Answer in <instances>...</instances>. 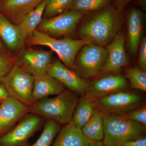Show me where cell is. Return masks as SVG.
Segmentation results:
<instances>
[{
	"label": "cell",
	"instance_id": "6da1fadb",
	"mask_svg": "<svg viewBox=\"0 0 146 146\" xmlns=\"http://www.w3.org/2000/svg\"><path fill=\"white\" fill-rule=\"evenodd\" d=\"M94 13L82 25L79 35L89 43L107 46L121 27L122 16L117 9L110 5Z\"/></svg>",
	"mask_w": 146,
	"mask_h": 146
},
{
	"label": "cell",
	"instance_id": "7a4b0ae2",
	"mask_svg": "<svg viewBox=\"0 0 146 146\" xmlns=\"http://www.w3.org/2000/svg\"><path fill=\"white\" fill-rule=\"evenodd\" d=\"M78 100L77 94L65 89L54 98L36 101L29 107V113L54 120L60 125L66 124L72 121Z\"/></svg>",
	"mask_w": 146,
	"mask_h": 146
},
{
	"label": "cell",
	"instance_id": "3957f363",
	"mask_svg": "<svg viewBox=\"0 0 146 146\" xmlns=\"http://www.w3.org/2000/svg\"><path fill=\"white\" fill-rule=\"evenodd\" d=\"M104 137L107 146H122L128 141L144 136L146 127L124 115L105 113L103 115Z\"/></svg>",
	"mask_w": 146,
	"mask_h": 146
},
{
	"label": "cell",
	"instance_id": "277c9868",
	"mask_svg": "<svg viewBox=\"0 0 146 146\" xmlns=\"http://www.w3.org/2000/svg\"><path fill=\"white\" fill-rule=\"evenodd\" d=\"M26 41L31 46H44L49 47L57 54L63 64L72 70L75 69V59L80 48L89 42L83 39H73L70 37L55 39L48 35L35 31Z\"/></svg>",
	"mask_w": 146,
	"mask_h": 146
},
{
	"label": "cell",
	"instance_id": "5b68a950",
	"mask_svg": "<svg viewBox=\"0 0 146 146\" xmlns=\"http://www.w3.org/2000/svg\"><path fill=\"white\" fill-rule=\"evenodd\" d=\"M9 96L29 107L35 102L32 92L34 77L15 64L5 76L0 79Z\"/></svg>",
	"mask_w": 146,
	"mask_h": 146
},
{
	"label": "cell",
	"instance_id": "8992f818",
	"mask_svg": "<svg viewBox=\"0 0 146 146\" xmlns=\"http://www.w3.org/2000/svg\"><path fill=\"white\" fill-rule=\"evenodd\" d=\"M77 55L75 69L84 77L88 78L103 71L108 52L103 46L90 43L82 47Z\"/></svg>",
	"mask_w": 146,
	"mask_h": 146
},
{
	"label": "cell",
	"instance_id": "52a82bcc",
	"mask_svg": "<svg viewBox=\"0 0 146 146\" xmlns=\"http://www.w3.org/2000/svg\"><path fill=\"white\" fill-rule=\"evenodd\" d=\"M142 103L138 94L120 91L98 98L95 105L106 114L123 115L142 107Z\"/></svg>",
	"mask_w": 146,
	"mask_h": 146
},
{
	"label": "cell",
	"instance_id": "ba28073f",
	"mask_svg": "<svg viewBox=\"0 0 146 146\" xmlns=\"http://www.w3.org/2000/svg\"><path fill=\"white\" fill-rule=\"evenodd\" d=\"M84 14L77 11H66L58 16L42 20L36 30L55 36H74L77 25Z\"/></svg>",
	"mask_w": 146,
	"mask_h": 146
},
{
	"label": "cell",
	"instance_id": "9c48e42d",
	"mask_svg": "<svg viewBox=\"0 0 146 146\" xmlns=\"http://www.w3.org/2000/svg\"><path fill=\"white\" fill-rule=\"evenodd\" d=\"M42 117L29 113L13 128L0 136V146H21L28 141L39 129Z\"/></svg>",
	"mask_w": 146,
	"mask_h": 146
},
{
	"label": "cell",
	"instance_id": "30bf717a",
	"mask_svg": "<svg viewBox=\"0 0 146 146\" xmlns=\"http://www.w3.org/2000/svg\"><path fill=\"white\" fill-rule=\"evenodd\" d=\"M52 57L50 51L29 49L20 53L15 64L34 77L47 73L52 63Z\"/></svg>",
	"mask_w": 146,
	"mask_h": 146
},
{
	"label": "cell",
	"instance_id": "8fae6325",
	"mask_svg": "<svg viewBox=\"0 0 146 146\" xmlns=\"http://www.w3.org/2000/svg\"><path fill=\"white\" fill-rule=\"evenodd\" d=\"M47 73L76 94H87L90 90L87 82L59 60L52 62Z\"/></svg>",
	"mask_w": 146,
	"mask_h": 146
},
{
	"label": "cell",
	"instance_id": "7c38bea8",
	"mask_svg": "<svg viewBox=\"0 0 146 146\" xmlns=\"http://www.w3.org/2000/svg\"><path fill=\"white\" fill-rule=\"evenodd\" d=\"M29 113V107L10 96L0 104V136L5 134Z\"/></svg>",
	"mask_w": 146,
	"mask_h": 146
},
{
	"label": "cell",
	"instance_id": "4fadbf2b",
	"mask_svg": "<svg viewBox=\"0 0 146 146\" xmlns=\"http://www.w3.org/2000/svg\"><path fill=\"white\" fill-rule=\"evenodd\" d=\"M125 39L124 34L119 32L107 45L108 56L102 72L115 74L129 65V58L125 48Z\"/></svg>",
	"mask_w": 146,
	"mask_h": 146
},
{
	"label": "cell",
	"instance_id": "5bb4252c",
	"mask_svg": "<svg viewBox=\"0 0 146 146\" xmlns=\"http://www.w3.org/2000/svg\"><path fill=\"white\" fill-rule=\"evenodd\" d=\"M126 79L124 77L109 75L91 82L87 94L93 98H102L124 90L127 86Z\"/></svg>",
	"mask_w": 146,
	"mask_h": 146
},
{
	"label": "cell",
	"instance_id": "9a60e30c",
	"mask_svg": "<svg viewBox=\"0 0 146 146\" xmlns=\"http://www.w3.org/2000/svg\"><path fill=\"white\" fill-rule=\"evenodd\" d=\"M144 15L138 9L132 8L128 11L127 16V46L130 52L135 55L141 42L143 25Z\"/></svg>",
	"mask_w": 146,
	"mask_h": 146
},
{
	"label": "cell",
	"instance_id": "2e32d148",
	"mask_svg": "<svg viewBox=\"0 0 146 146\" xmlns=\"http://www.w3.org/2000/svg\"><path fill=\"white\" fill-rule=\"evenodd\" d=\"M65 89L56 79L45 73L34 76L33 97L35 101L52 95H57Z\"/></svg>",
	"mask_w": 146,
	"mask_h": 146
},
{
	"label": "cell",
	"instance_id": "e0dca14e",
	"mask_svg": "<svg viewBox=\"0 0 146 146\" xmlns=\"http://www.w3.org/2000/svg\"><path fill=\"white\" fill-rule=\"evenodd\" d=\"M44 0H3V12L13 23L18 24L27 14L37 7Z\"/></svg>",
	"mask_w": 146,
	"mask_h": 146
},
{
	"label": "cell",
	"instance_id": "ac0fdd59",
	"mask_svg": "<svg viewBox=\"0 0 146 146\" xmlns=\"http://www.w3.org/2000/svg\"><path fill=\"white\" fill-rule=\"evenodd\" d=\"M89 142L81 129L70 121L60 129L52 146H89Z\"/></svg>",
	"mask_w": 146,
	"mask_h": 146
},
{
	"label": "cell",
	"instance_id": "d6986e66",
	"mask_svg": "<svg viewBox=\"0 0 146 146\" xmlns=\"http://www.w3.org/2000/svg\"><path fill=\"white\" fill-rule=\"evenodd\" d=\"M0 37L7 46L13 50L23 48L26 42L21 34L18 26L11 23L1 12Z\"/></svg>",
	"mask_w": 146,
	"mask_h": 146
},
{
	"label": "cell",
	"instance_id": "ffe728a7",
	"mask_svg": "<svg viewBox=\"0 0 146 146\" xmlns=\"http://www.w3.org/2000/svg\"><path fill=\"white\" fill-rule=\"evenodd\" d=\"M94 100L88 94L79 99L71 121L77 127L82 129L94 114L96 110Z\"/></svg>",
	"mask_w": 146,
	"mask_h": 146
},
{
	"label": "cell",
	"instance_id": "44dd1931",
	"mask_svg": "<svg viewBox=\"0 0 146 146\" xmlns=\"http://www.w3.org/2000/svg\"><path fill=\"white\" fill-rule=\"evenodd\" d=\"M47 0H44L37 7L27 14L18 24L22 36L26 40L33 33L42 21Z\"/></svg>",
	"mask_w": 146,
	"mask_h": 146
},
{
	"label": "cell",
	"instance_id": "7402d4cb",
	"mask_svg": "<svg viewBox=\"0 0 146 146\" xmlns=\"http://www.w3.org/2000/svg\"><path fill=\"white\" fill-rule=\"evenodd\" d=\"M84 137L90 141H102L104 137L102 113L95 110L92 117L81 129Z\"/></svg>",
	"mask_w": 146,
	"mask_h": 146
},
{
	"label": "cell",
	"instance_id": "603a6c76",
	"mask_svg": "<svg viewBox=\"0 0 146 146\" xmlns=\"http://www.w3.org/2000/svg\"><path fill=\"white\" fill-rule=\"evenodd\" d=\"M111 0H73L69 9L85 14L94 13L109 6Z\"/></svg>",
	"mask_w": 146,
	"mask_h": 146
},
{
	"label": "cell",
	"instance_id": "cb8c5ba5",
	"mask_svg": "<svg viewBox=\"0 0 146 146\" xmlns=\"http://www.w3.org/2000/svg\"><path fill=\"white\" fill-rule=\"evenodd\" d=\"M60 129V125L56 121L47 119L41 135L36 142L29 146H52L53 141Z\"/></svg>",
	"mask_w": 146,
	"mask_h": 146
},
{
	"label": "cell",
	"instance_id": "d4e9b609",
	"mask_svg": "<svg viewBox=\"0 0 146 146\" xmlns=\"http://www.w3.org/2000/svg\"><path fill=\"white\" fill-rule=\"evenodd\" d=\"M126 77L129 80L133 89L146 91V72L137 67L129 68L126 72Z\"/></svg>",
	"mask_w": 146,
	"mask_h": 146
},
{
	"label": "cell",
	"instance_id": "484cf974",
	"mask_svg": "<svg viewBox=\"0 0 146 146\" xmlns=\"http://www.w3.org/2000/svg\"><path fill=\"white\" fill-rule=\"evenodd\" d=\"M73 0H47L44 15L50 18L59 15L69 9Z\"/></svg>",
	"mask_w": 146,
	"mask_h": 146
},
{
	"label": "cell",
	"instance_id": "4316f807",
	"mask_svg": "<svg viewBox=\"0 0 146 146\" xmlns=\"http://www.w3.org/2000/svg\"><path fill=\"white\" fill-rule=\"evenodd\" d=\"M124 115L128 119L140 123L146 127V106L142 107L133 110Z\"/></svg>",
	"mask_w": 146,
	"mask_h": 146
},
{
	"label": "cell",
	"instance_id": "83f0119b",
	"mask_svg": "<svg viewBox=\"0 0 146 146\" xmlns=\"http://www.w3.org/2000/svg\"><path fill=\"white\" fill-rule=\"evenodd\" d=\"M16 58L0 55V79L10 71L16 63Z\"/></svg>",
	"mask_w": 146,
	"mask_h": 146
},
{
	"label": "cell",
	"instance_id": "f1b7e54d",
	"mask_svg": "<svg viewBox=\"0 0 146 146\" xmlns=\"http://www.w3.org/2000/svg\"><path fill=\"white\" fill-rule=\"evenodd\" d=\"M139 63L140 68L146 72V38L144 36L139 44Z\"/></svg>",
	"mask_w": 146,
	"mask_h": 146
},
{
	"label": "cell",
	"instance_id": "f546056e",
	"mask_svg": "<svg viewBox=\"0 0 146 146\" xmlns=\"http://www.w3.org/2000/svg\"><path fill=\"white\" fill-rule=\"evenodd\" d=\"M122 146H146V137L143 136L136 140L128 141Z\"/></svg>",
	"mask_w": 146,
	"mask_h": 146
},
{
	"label": "cell",
	"instance_id": "4dcf8cb0",
	"mask_svg": "<svg viewBox=\"0 0 146 146\" xmlns=\"http://www.w3.org/2000/svg\"><path fill=\"white\" fill-rule=\"evenodd\" d=\"M9 96V95L5 86L0 82V102L1 103L3 101L6 99Z\"/></svg>",
	"mask_w": 146,
	"mask_h": 146
},
{
	"label": "cell",
	"instance_id": "1f68e13d",
	"mask_svg": "<svg viewBox=\"0 0 146 146\" xmlns=\"http://www.w3.org/2000/svg\"><path fill=\"white\" fill-rule=\"evenodd\" d=\"M132 1L133 0H115L117 10L120 12L126 5Z\"/></svg>",
	"mask_w": 146,
	"mask_h": 146
},
{
	"label": "cell",
	"instance_id": "d6a6232c",
	"mask_svg": "<svg viewBox=\"0 0 146 146\" xmlns=\"http://www.w3.org/2000/svg\"><path fill=\"white\" fill-rule=\"evenodd\" d=\"M89 146H107L105 145L102 141H90Z\"/></svg>",
	"mask_w": 146,
	"mask_h": 146
},
{
	"label": "cell",
	"instance_id": "836d02e7",
	"mask_svg": "<svg viewBox=\"0 0 146 146\" xmlns=\"http://www.w3.org/2000/svg\"><path fill=\"white\" fill-rule=\"evenodd\" d=\"M146 0H139L138 3L142 8L144 10L146 8Z\"/></svg>",
	"mask_w": 146,
	"mask_h": 146
},
{
	"label": "cell",
	"instance_id": "e575fe53",
	"mask_svg": "<svg viewBox=\"0 0 146 146\" xmlns=\"http://www.w3.org/2000/svg\"><path fill=\"white\" fill-rule=\"evenodd\" d=\"M4 46H3V44H2L1 42L0 41V50H4Z\"/></svg>",
	"mask_w": 146,
	"mask_h": 146
},
{
	"label": "cell",
	"instance_id": "d590c367",
	"mask_svg": "<svg viewBox=\"0 0 146 146\" xmlns=\"http://www.w3.org/2000/svg\"><path fill=\"white\" fill-rule=\"evenodd\" d=\"M29 144L28 143H27V144H25V145H23L21 146H29Z\"/></svg>",
	"mask_w": 146,
	"mask_h": 146
},
{
	"label": "cell",
	"instance_id": "8d00e7d4",
	"mask_svg": "<svg viewBox=\"0 0 146 146\" xmlns=\"http://www.w3.org/2000/svg\"><path fill=\"white\" fill-rule=\"evenodd\" d=\"M1 102H0V104H1Z\"/></svg>",
	"mask_w": 146,
	"mask_h": 146
}]
</instances>
